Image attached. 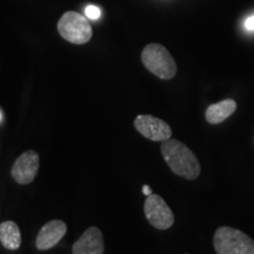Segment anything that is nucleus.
I'll return each instance as SVG.
<instances>
[{"label": "nucleus", "instance_id": "obj_1", "mask_svg": "<svg viewBox=\"0 0 254 254\" xmlns=\"http://www.w3.org/2000/svg\"><path fill=\"white\" fill-rule=\"evenodd\" d=\"M165 163L177 176L187 180H195L201 172L198 158L184 142L177 139H167L160 147Z\"/></svg>", "mask_w": 254, "mask_h": 254}, {"label": "nucleus", "instance_id": "obj_2", "mask_svg": "<svg viewBox=\"0 0 254 254\" xmlns=\"http://www.w3.org/2000/svg\"><path fill=\"white\" fill-rule=\"evenodd\" d=\"M217 254H254V240L243 231L221 226L217 228L213 238Z\"/></svg>", "mask_w": 254, "mask_h": 254}, {"label": "nucleus", "instance_id": "obj_3", "mask_svg": "<svg viewBox=\"0 0 254 254\" xmlns=\"http://www.w3.org/2000/svg\"><path fill=\"white\" fill-rule=\"evenodd\" d=\"M141 62L148 71L163 80H170L177 74L173 57L160 44H148L141 52Z\"/></svg>", "mask_w": 254, "mask_h": 254}, {"label": "nucleus", "instance_id": "obj_4", "mask_svg": "<svg viewBox=\"0 0 254 254\" xmlns=\"http://www.w3.org/2000/svg\"><path fill=\"white\" fill-rule=\"evenodd\" d=\"M58 32L64 39L75 45H82L91 40L92 27L87 19L78 12L68 11L64 13L58 21Z\"/></svg>", "mask_w": 254, "mask_h": 254}, {"label": "nucleus", "instance_id": "obj_5", "mask_svg": "<svg viewBox=\"0 0 254 254\" xmlns=\"http://www.w3.org/2000/svg\"><path fill=\"white\" fill-rule=\"evenodd\" d=\"M144 213L152 226L160 231L171 228L176 221L172 209L166 204V201L159 194H153V193L145 200Z\"/></svg>", "mask_w": 254, "mask_h": 254}, {"label": "nucleus", "instance_id": "obj_6", "mask_svg": "<svg viewBox=\"0 0 254 254\" xmlns=\"http://www.w3.org/2000/svg\"><path fill=\"white\" fill-rule=\"evenodd\" d=\"M135 129L152 141H165L172 136V128L166 122L151 114H139L134 119Z\"/></svg>", "mask_w": 254, "mask_h": 254}, {"label": "nucleus", "instance_id": "obj_7", "mask_svg": "<svg viewBox=\"0 0 254 254\" xmlns=\"http://www.w3.org/2000/svg\"><path fill=\"white\" fill-rule=\"evenodd\" d=\"M40 159L36 151L28 150L19 155L11 168V176L19 185H28L36 179L39 171Z\"/></svg>", "mask_w": 254, "mask_h": 254}, {"label": "nucleus", "instance_id": "obj_8", "mask_svg": "<svg viewBox=\"0 0 254 254\" xmlns=\"http://www.w3.org/2000/svg\"><path fill=\"white\" fill-rule=\"evenodd\" d=\"M67 232V225L63 220H51L40 228L36 239V246L39 251H47L58 245Z\"/></svg>", "mask_w": 254, "mask_h": 254}, {"label": "nucleus", "instance_id": "obj_9", "mask_svg": "<svg viewBox=\"0 0 254 254\" xmlns=\"http://www.w3.org/2000/svg\"><path fill=\"white\" fill-rule=\"evenodd\" d=\"M104 236L98 227H88L73 244L72 254H104Z\"/></svg>", "mask_w": 254, "mask_h": 254}, {"label": "nucleus", "instance_id": "obj_10", "mask_svg": "<svg viewBox=\"0 0 254 254\" xmlns=\"http://www.w3.org/2000/svg\"><path fill=\"white\" fill-rule=\"evenodd\" d=\"M237 103L233 99H225L209 105L205 112L206 122L211 125H218L230 118L237 111Z\"/></svg>", "mask_w": 254, "mask_h": 254}, {"label": "nucleus", "instance_id": "obj_11", "mask_svg": "<svg viewBox=\"0 0 254 254\" xmlns=\"http://www.w3.org/2000/svg\"><path fill=\"white\" fill-rule=\"evenodd\" d=\"M0 243L9 251H15L21 246L20 228L14 221L7 220L0 224Z\"/></svg>", "mask_w": 254, "mask_h": 254}, {"label": "nucleus", "instance_id": "obj_12", "mask_svg": "<svg viewBox=\"0 0 254 254\" xmlns=\"http://www.w3.org/2000/svg\"><path fill=\"white\" fill-rule=\"evenodd\" d=\"M85 14H86V17L88 19H92V20H98L101 15V11L99 7H97V6L88 5V6H86V8H85Z\"/></svg>", "mask_w": 254, "mask_h": 254}, {"label": "nucleus", "instance_id": "obj_13", "mask_svg": "<svg viewBox=\"0 0 254 254\" xmlns=\"http://www.w3.org/2000/svg\"><path fill=\"white\" fill-rule=\"evenodd\" d=\"M244 26H245V28L247 31H254V14L251 15V17H249L246 19L245 24H244Z\"/></svg>", "mask_w": 254, "mask_h": 254}, {"label": "nucleus", "instance_id": "obj_14", "mask_svg": "<svg viewBox=\"0 0 254 254\" xmlns=\"http://www.w3.org/2000/svg\"><path fill=\"white\" fill-rule=\"evenodd\" d=\"M142 193H144L146 196H148L150 194H152V189L148 185H144L142 186Z\"/></svg>", "mask_w": 254, "mask_h": 254}, {"label": "nucleus", "instance_id": "obj_15", "mask_svg": "<svg viewBox=\"0 0 254 254\" xmlns=\"http://www.w3.org/2000/svg\"><path fill=\"white\" fill-rule=\"evenodd\" d=\"M0 120H1V112H0Z\"/></svg>", "mask_w": 254, "mask_h": 254}]
</instances>
